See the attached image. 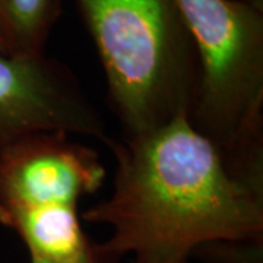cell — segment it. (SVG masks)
Segmentation results:
<instances>
[{
    "mask_svg": "<svg viewBox=\"0 0 263 263\" xmlns=\"http://www.w3.org/2000/svg\"><path fill=\"white\" fill-rule=\"evenodd\" d=\"M110 146L113 192L81 215L110 227L95 245L108 263L126 254L132 263H187L206 243L263 240V181L230 168L189 117Z\"/></svg>",
    "mask_w": 263,
    "mask_h": 263,
    "instance_id": "6da1fadb",
    "label": "cell"
},
{
    "mask_svg": "<svg viewBox=\"0 0 263 263\" xmlns=\"http://www.w3.org/2000/svg\"><path fill=\"white\" fill-rule=\"evenodd\" d=\"M124 138L190 117L200 63L177 0H76Z\"/></svg>",
    "mask_w": 263,
    "mask_h": 263,
    "instance_id": "7a4b0ae2",
    "label": "cell"
},
{
    "mask_svg": "<svg viewBox=\"0 0 263 263\" xmlns=\"http://www.w3.org/2000/svg\"><path fill=\"white\" fill-rule=\"evenodd\" d=\"M200 78L189 120L230 168L263 181V9L241 0H177Z\"/></svg>",
    "mask_w": 263,
    "mask_h": 263,
    "instance_id": "3957f363",
    "label": "cell"
},
{
    "mask_svg": "<svg viewBox=\"0 0 263 263\" xmlns=\"http://www.w3.org/2000/svg\"><path fill=\"white\" fill-rule=\"evenodd\" d=\"M51 132L113 142L67 66L46 54H0V152L32 135Z\"/></svg>",
    "mask_w": 263,
    "mask_h": 263,
    "instance_id": "277c9868",
    "label": "cell"
},
{
    "mask_svg": "<svg viewBox=\"0 0 263 263\" xmlns=\"http://www.w3.org/2000/svg\"><path fill=\"white\" fill-rule=\"evenodd\" d=\"M107 171L98 152L62 132L38 133L0 152V214L78 206L103 186Z\"/></svg>",
    "mask_w": 263,
    "mask_h": 263,
    "instance_id": "5b68a950",
    "label": "cell"
},
{
    "mask_svg": "<svg viewBox=\"0 0 263 263\" xmlns=\"http://www.w3.org/2000/svg\"><path fill=\"white\" fill-rule=\"evenodd\" d=\"M0 222L19 235L29 257L47 263H84L94 254V243L85 235L78 206L19 209L0 214Z\"/></svg>",
    "mask_w": 263,
    "mask_h": 263,
    "instance_id": "8992f818",
    "label": "cell"
},
{
    "mask_svg": "<svg viewBox=\"0 0 263 263\" xmlns=\"http://www.w3.org/2000/svg\"><path fill=\"white\" fill-rule=\"evenodd\" d=\"M62 0H0V40L6 54H46L50 32L60 15Z\"/></svg>",
    "mask_w": 263,
    "mask_h": 263,
    "instance_id": "52a82bcc",
    "label": "cell"
},
{
    "mask_svg": "<svg viewBox=\"0 0 263 263\" xmlns=\"http://www.w3.org/2000/svg\"><path fill=\"white\" fill-rule=\"evenodd\" d=\"M192 256L206 263H263V240L206 243L197 247Z\"/></svg>",
    "mask_w": 263,
    "mask_h": 263,
    "instance_id": "ba28073f",
    "label": "cell"
},
{
    "mask_svg": "<svg viewBox=\"0 0 263 263\" xmlns=\"http://www.w3.org/2000/svg\"><path fill=\"white\" fill-rule=\"evenodd\" d=\"M31 263H47V262H43V260H38V259H31ZM84 263H108V262L100 256V253H98V252H97V249H95V243H94V254H92L88 260H85Z\"/></svg>",
    "mask_w": 263,
    "mask_h": 263,
    "instance_id": "9c48e42d",
    "label": "cell"
},
{
    "mask_svg": "<svg viewBox=\"0 0 263 263\" xmlns=\"http://www.w3.org/2000/svg\"><path fill=\"white\" fill-rule=\"evenodd\" d=\"M241 2L249 3V5H252V6H254V8L263 9V0H241Z\"/></svg>",
    "mask_w": 263,
    "mask_h": 263,
    "instance_id": "30bf717a",
    "label": "cell"
},
{
    "mask_svg": "<svg viewBox=\"0 0 263 263\" xmlns=\"http://www.w3.org/2000/svg\"><path fill=\"white\" fill-rule=\"evenodd\" d=\"M0 54L8 56V54H6V48H5V44H3V41H2V40H0Z\"/></svg>",
    "mask_w": 263,
    "mask_h": 263,
    "instance_id": "8fae6325",
    "label": "cell"
}]
</instances>
